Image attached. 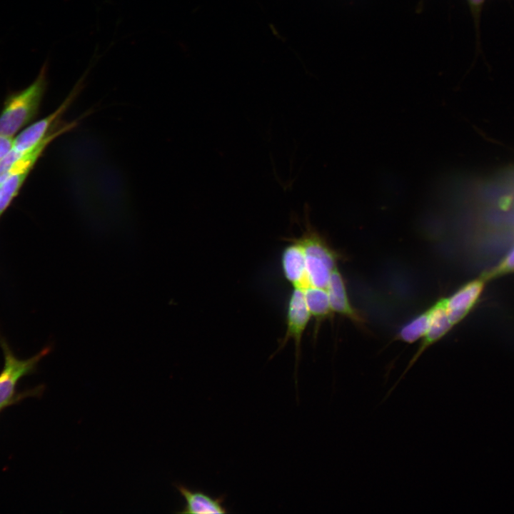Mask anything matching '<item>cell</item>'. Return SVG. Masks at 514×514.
<instances>
[{
  "label": "cell",
  "mask_w": 514,
  "mask_h": 514,
  "mask_svg": "<svg viewBox=\"0 0 514 514\" xmlns=\"http://www.w3.org/2000/svg\"><path fill=\"white\" fill-rule=\"evenodd\" d=\"M14 138L0 134V161L12 149Z\"/></svg>",
  "instance_id": "9a60e30c"
},
{
  "label": "cell",
  "mask_w": 514,
  "mask_h": 514,
  "mask_svg": "<svg viewBox=\"0 0 514 514\" xmlns=\"http://www.w3.org/2000/svg\"><path fill=\"white\" fill-rule=\"evenodd\" d=\"M281 257V268L285 278L293 288L304 290L310 286L306 268L303 248L296 238L289 240Z\"/></svg>",
  "instance_id": "52a82bcc"
},
{
  "label": "cell",
  "mask_w": 514,
  "mask_h": 514,
  "mask_svg": "<svg viewBox=\"0 0 514 514\" xmlns=\"http://www.w3.org/2000/svg\"><path fill=\"white\" fill-rule=\"evenodd\" d=\"M485 280H473L445 298L448 317L453 326L460 322L473 307L483 290Z\"/></svg>",
  "instance_id": "9c48e42d"
},
{
  "label": "cell",
  "mask_w": 514,
  "mask_h": 514,
  "mask_svg": "<svg viewBox=\"0 0 514 514\" xmlns=\"http://www.w3.org/2000/svg\"><path fill=\"white\" fill-rule=\"evenodd\" d=\"M46 72L44 64L31 85L6 98L0 114V134L13 137L36 116L47 86Z\"/></svg>",
  "instance_id": "6da1fadb"
},
{
  "label": "cell",
  "mask_w": 514,
  "mask_h": 514,
  "mask_svg": "<svg viewBox=\"0 0 514 514\" xmlns=\"http://www.w3.org/2000/svg\"><path fill=\"white\" fill-rule=\"evenodd\" d=\"M4 356V367L0 372V412L29 396L39 397L44 390L40 385L24 392H17L19 381L24 376L34 373L39 361L51 351L46 346L35 356L28 359H19L15 356L4 338L0 339Z\"/></svg>",
  "instance_id": "7a4b0ae2"
},
{
  "label": "cell",
  "mask_w": 514,
  "mask_h": 514,
  "mask_svg": "<svg viewBox=\"0 0 514 514\" xmlns=\"http://www.w3.org/2000/svg\"><path fill=\"white\" fill-rule=\"evenodd\" d=\"M514 271V248H513L504 259L492 271L487 274V278H491L500 274Z\"/></svg>",
  "instance_id": "5bb4252c"
},
{
  "label": "cell",
  "mask_w": 514,
  "mask_h": 514,
  "mask_svg": "<svg viewBox=\"0 0 514 514\" xmlns=\"http://www.w3.org/2000/svg\"><path fill=\"white\" fill-rule=\"evenodd\" d=\"M326 290L333 313L343 315L356 323L362 322L361 317L349 302L343 278L337 266L331 272Z\"/></svg>",
  "instance_id": "30bf717a"
},
{
  "label": "cell",
  "mask_w": 514,
  "mask_h": 514,
  "mask_svg": "<svg viewBox=\"0 0 514 514\" xmlns=\"http://www.w3.org/2000/svg\"><path fill=\"white\" fill-rule=\"evenodd\" d=\"M174 486L185 500L183 508L176 513L185 514L228 513V510L224 505V495L213 498L200 490H193L181 483H175Z\"/></svg>",
  "instance_id": "ba28073f"
},
{
  "label": "cell",
  "mask_w": 514,
  "mask_h": 514,
  "mask_svg": "<svg viewBox=\"0 0 514 514\" xmlns=\"http://www.w3.org/2000/svg\"><path fill=\"white\" fill-rule=\"evenodd\" d=\"M430 308L432 313L430 325L425 335L423 338L421 344L420 345L418 350L417 351L415 354L410 361L403 373L400 376L396 383L388 391L386 397H388V395L390 394V393L393 390L394 388H395L399 381L403 378L404 375L413 366V365L418 359L420 356L425 351V349H427L434 343L439 341L453 326L448 317L445 306V298H441Z\"/></svg>",
  "instance_id": "8992f818"
},
{
  "label": "cell",
  "mask_w": 514,
  "mask_h": 514,
  "mask_svg": "<svg viewBox=\"0 0 514 514\" xmlns=\"http://www.w3.org/2000/svg\"><path fill=\"white\" fill-rule=\"evenodd\" d=\"M29 173L27 171H13L0 183V216L16 196Z\"/></svg>",
  "instance_id": "7c38bea8"
},
{
  "label": "cell",
  "mask_w": 514,
  "mask_h": 514,
  "mask_svg": "<svg viewBox=\"0 0 514 514\" xmlns=\"http://www.w3.org/2000/svg\"><path fill=\"white\" fill-rule=\"evenodd\" d=\"M311 318V316L306 303L303 291L293 288L287 303L286 333L280 342L278 351L282 349L289 339L293 340L296 349V368L298 366L299 361L303 334Z\"/></svg>",
  "instance_id": "5b68a950"
},
{
  "label": "cell",
  "mask_w": 514,
  "mask_h": 514,
  "mask_svg": "<svg viewBox=\"0 0 514 514\" xmlns=\"http://www.w3.org/2000/svg\"><path fill=\"white\" fill-rule=\"evenodd\" d=\"M303 291L311 317L321 321L333 313L326 288L309 286Z\"/></svg>",
  "instance_id": "8fae6325"
},
{
  "label": "cell",
  "mask_w": 514,
  "mask_h": 514,
  "mask_svg": "<svg viewBox=\"0 0 514 514\" xmlns=\"http://www.w3.org/2000/svg\"><path fill=\"white\" fill-rule=\"evenodd\" d=\"M306 223L301 236L296 239L303 248L307 278L310 286L326 288L332 271L337 266L336 254L323 237L311 226L305 206Z\"/></svg>",
  "instance_id": "3957f363"
},
{
  "label": "cell",
  "mask_w": 514,
  "mask_h": 514,
  "mask_svg": "<svg viewBox=\"0 0 514 514\" xmlns=\"http://www.w3.org/2000/svg\"><path fill=\"white\" fill-rule=\"evenodd\" d=\"M83 86L81 79L55 111L30 125L14 138L12 148L20 153H24L41 143L60 123L59 119L78 96Z\"/></svg>",
  "instance_id": "277c9868"
},
{
  "label": "cell",
  "mask_w": 514,
  "mask_h": 514,
  "mask_svg": "<svg viewBox=\"0 0 514 514\" xmlns=\"http://www.w3.org/2000/svg\"><path fill=\"white\" fill-rule=\"evenodd\" d=\"M431 308L404 326L399 331L397 339L413 343L425 335L431 318Z\"/></svg>",
  "instance_id": "4fadbf2b"
},
{
  "label": "cell",
  "mask_w": 514,
  "mask_h": 514,
  "mask_svg": "<svg viewBox=\"0 0 514 514\" xmlns=\"http://www.w3.org/2000/svg\"><path fill=\"white\" fill-rule=\"evenodd\" d=\"M469 6H470L473 12L474 13L475 17L477 18L479 11L483 6L485 0H467Z\"/></svg>",
  "instance_id": "2e32d148"
}]
</instances>
